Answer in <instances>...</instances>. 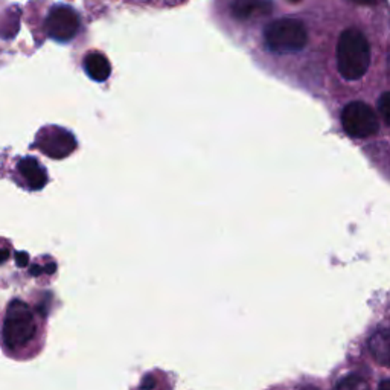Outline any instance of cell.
Listing matches in <instances>:
<instances>
[{
  "label": "cell",
  "instance_id": "obj_1",
  "mask_svg": "<svg viewBox=\"0 0 390 390\" xmlns=\"http://www.w3.org/2000/svg\"><path fill=\"white\" fill-rule=\"evenodd\" d=\"M37 323L33 310L22 300H11L0 325V342L8 354L18 352L34 340Z\"/></svg>",
  "mask_w": 390,
  "mask_h": 390
},
{
  "label": "cell",
  "instance_id": "obj_2",
  "mask_svg": "<svg viewBox=\"0 0 390 390\" xmlns=\"http://www.w3.org/2000/svg\"><path fill=\"white\" fill-rule=\"evenodd\" d=\"M337 65L340 75L347 81L364 77L371 65V46L362 31L354 28L343 31L337 45Z\"/></svg>",
  "mask_w": 390,
  "mask_h": 390
},
{
  "label": "cell",
  "instance_id": "obj_3",
  "mask_svg": "<svg viewBox=\"0 0 390 390\" xmlns=\"http://www.w3.org/2000/svg\"><path fill=\"white\" fill-rule=\"evenodd\" d=\"M264 41L267 48L276 54H287L305 48L308 41V33L298 18L273 20L264 29Z\"/></svg>",
  "mask_w": 390,
  "mask_h": 390
},
{
  "label": "cell",
  "instance_id": "obj_4",
  "mask_svg": "<svg viewBox=\"0 0 390 390\" xmlns=\"http://www.w3.org/2000/svg\"><path fill=\"white\" fill-rule=\"evenodd\" d=\"M80 26L81 18L75 9L69 5L57 4L46 14L43 33L46 37L58 41V43H67L78 36Z\"/></svg>",
  "mask_w": 390,
  "mask_h": 390
},
{
  "label": "cell",
  "instance_id": "obj_5",
  "mask_svg": "<svg viewBox=\"0 0 390 390\" xmlns=\"http://www.w3.org/2000/svg\"><path fill=\"white\" fill-rule=\"evenodd\" d=\"M342 124L343 130L354 139L371 138L379 129L377 113L371 105L362 101L346 105L342 113Z\"/></svg>",
  "mask_w": 390,
  "mask_h": 390
},
{
  "label": "cell",
  "instance_id": "obj_6",
  "mask_svg": "<svg viewBox=\"0 0 390 390\" xmlns=\"http://www.w3.org/2000/svg\"><path fill=\"white\" fill-rule=\"evenodd\" d=\"M77 145L75 136L69 130L49 125L37 133L33 146L50 157V159H65V157L72 154V151H75Z\"/></svg>",
  "mask_w": 390,
  "mask_h": 390
},
{
  "label": "cell",
  "instance_id": "obj_7",
  "mask_svg": "<svg viewBox=\"0 0 390 390\" xmlns=\"http://www.w3.org/2000/svg\"><path fill=\"white\" fill-rule=\"evenodd\" d=\"M14 175L18 177L16 180L17 185L28 189V191H40L49 180L46 168L33 156L20 157L14 165Z\"/></svg>",
  "mask_w": 390,
  "mask_h": 390
},
{
  "label": "cell",
  "instance_id": "obj_8",
  "mask_svg": "<svg viewBox=\"0 0 390 390\" xmlns=\"http://www.w3.org/2000/svg\"><path fill=\"white\" fill-rule=\"evenodd\" d=\"M230 16L238 22H249L271 13L270 0H230Z\"/></svg>",
  "mask_w": 390,
  "mask_h": 390
},
{
  "label": "cell",
  "instance_id": "obj_9",
  "mask_svg": "<svg viewBox=\"0 0 390 390\" xmlns=\"http://www.w3.org/2000/svg\"><path fill=\"white\" fill-rule=\"evenodd\" d=\"M82 69L94 82L107 81L112 75V65L105 54L99 50H90L82 58Z\"/></svg>",
  "mask_w": 390,
  "mask_h": 390
},
{
  "label": "cell",
  "instance_id": "obj_10",
  "mask_svg": "<svg viewBox=\"0 0 390 390\" xmlns=\"http://www.w3.org/2000/svg\"><path fill=\"white\" fill-rule=\"evenodd\" d=\"M369 347L378 363L390 366V331L375 332L369 342Z\"/></svg>",
  "mask_w": 390,
  "mask_h": 390
},
{
  "label": "cell",
  "instance_id": "obj_11",
  "mask_svg": "<svg viewBox=\"0 0 390 390\" xmlns=\"http://www.w3.org/2000/svg\"><path fill=\"white\" fill-rule=\"evenodd\" d=\"M339 390H369V384L362 377L350 375L346 377L343 381H340Z\"/></svg>",
  "mask_w": 390,
  "mask_h": 390
},
{
  "label": "cell",
  "instance_id": "obj_12",
  "mask_svg": "<svg viewBox=\"0 0 390 390\" xmlns=\"http://www.w3.org/2000/svg\"><path fill=\"white\" fill-rule=\"evenodd\" d=\"M378 110L384 122L390 125V92H386L381 94V98L378 101Z\"/></svg>",
  "mask_w": 390,
  "mask_h": 390
},
{
  "label": "cell",
  "instance_id": "obj_13",
  "mask_svg": "<svg viewBox=\"0 0 390 390\" xmlns=\"http://www.w3.org/2000/svg\"><path fill=\"white\" fill-rule=\"evenodd\" d=\"M11 244H9V241H5L0 238V264H4L11 256Z\"/></svg>",
  "mask_w": 390,
  "mask_h": 390
},
{
  "label": "cell",
  "instance_id": "obj_14",
  "mask_svg": "<svg viewBox=\"0 0 390 390\" xmlns=\"http://www.w3.org/2000/svg\"><path fill=\"white\" fill-rule=\"evenodd\" d=\"M16 262H17V266H18V267H26V266H28V262H29L28 253H25V251L17 253V255H16Z\"/></svg>",
  "mask_w": 390,
  "mask_h": 390
},
{
  "label": "cell",
  "instance_id": "obj_15",
  "mask_svg": "<svg viewBox=\"0 0 390 390\" xmlns=\"http://www.w3.org/2000/svg\"><path fill=\"white\" fill-rule=\"evenodd\" d=\"M351 2L355 5H362V6H371V5H377L379 0H351Z\"/></svg>",
  "mask_w": 390,
  "mask_h": 390
},
{
  "label": "cell",
  "instance_id": "obj_16",
  "mask_svg": "<svg viewBox=\"0 0 390 390\" xmlns=\"http://www.w3.org/2000/svg\"><path fill=\"white\" fill-rule=\"evenodd\" d=\"M143 4H153V5H170V0H139Z\"/></svg>",
  "mask_w": 390,
  "mask_h": 390
},
{
  "label": "cell",
  "instance_id": "obj_17",
  "mask_svg": "<svg viewBox=\"0 0 390 390\" xmlns=\"http://www.w3.org/2000/svg\"><path fill=\"white\" fill-rule=\"evenodd\" d=\"M378 390H390V379L389 381H383L381 384H379Z\"/></svg>",
  "mask_w": 390,
  "mask_h": 390
},
{
  "label": "cell",
  "instance_id": "obj_18",
  "mask_svg": "<svg viewBox=\"0 0 390 390\" xmlns=\"http://www.w3.org/2000/svg\"><path fill=\"white\" fill-rule=\"evenodd\" d=\"M288 2L290 4H298V2H300V0H288Z\"/></svg>",
  "mask_w": 390,
  "mask_h": 390
}]
</instances>
